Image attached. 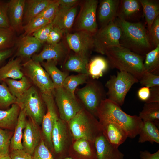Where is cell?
Listing matches in <instances>:
<instances>
[{
    "label": "cell",
    "instance_id": "6da1fadb",
    "mask_svg": "<svg viewBox=\"0 0 159 159\" xmlns=\"http://www.w3.org/2000/svg\"><path fill=\"white\" fill-rule=\"evenodd\" d=\"M114 21L121 31L120 46L142 56L154 49L150 42L147 29L141 22H129L117 17Z\"/></svg>",
    "mask_w": 159,
    "mask_h": 159
},
{
    "label": "cell",
    "instance_id": "7a4b0ae2",
    "mask_svg": "<svg viewBox=\"0 0 159 159\" xmlns=\"http://www.w3.org/2000/svg\"><path fill=\"white\" fill-rule=\"evenodd\" d=\"M99 121H106L115 123L121 126L126 132L128 137L133 139L138 135L143 121L138 116L129 115L120 107L108 98L101 102L97 111Z\"/></svg>",
    "mask_w": 159,
    "mask_h": 159
},
{
    "label": "cell",
    "instance_id": "3957f363",
    "mask_svg": "<svg viewBox=\"0 0 159 159\" xmlns=\"http://www.w3.org/2000/svg\"><path fill=\"white\" fill-rule=\"evenodd\" d=\"M105 55L112 69L129 73L139 81L145 72L143 63L145 56L137 54L121 46L108 48Z\"/></svg>",
    "mask_w": 159,
    "mask_h": 159
},
{
    "label": "cell",
    "instance_id": "277c9868",
    "mask_svg": "<svg viewBox=\"0 0 159 159\" xmlns=\"http://www.w3.org/2000/svg\"><path fill=\"white\" fill-rule=\"evenodd\" d=\"M67 124L74 140L83 138L94 142L102 133L98 120L84 107Z\"/></svg>",
    "mask_w": 159,
    "mask_h": 159
},
{
    "label": "cell",
    "instance_id": "5b68a950",
    "mask_svg": "<svg viewBox=\"0 0 159 159\" xmlns=\"http://www.w3.org/2000/svg\"><path fill=\"white\" fill-rule=\"evenodd\" d=\"M75 94L83 107L97 117V110L107 96L102 83L90 77L84 87L76 89Z\"/></svg>",
    "mask_w": 159,
    "mask_h": 159
},
{
    "label": "cell",
    "instance_id": "8992f818",
    "mask_svg": "<svg viewBox=\"0 0 159 159\" xmlns=\"http://www.w3.org/2000/svg\"><path fill=\"white\" fill-rule=\"evenodd\" d=\"M139 81L138 79L129 73L117 71V75L111 76L105 83L107 98L120 106H122L129 90Z\"/></svg>",
    "mask_w": 159,
    "mask_h": 159
},
{
    "label": "cell",
    "instance_id": "52a82bcc",
    "mask_svg": "<svg viewBox=\"0 0 159 159\" xmlns=\"http://www.w3.org/2000/svg\"><path fill=\"white\" fill-rule=\"evenodd\" d=\"M20 110L25 112L37 124L41 125L45 112V103L35 87L32 86L21 97L16 98V103Z\"/></svg>",
    "mask_w": 159,
    "mask_h": 159
},
{
    "label": "cell",
    "instance_id": "ba28073f",
    "mask_svg": "<svg viewBox=\"0 0 159 159\" xmlns=\"http://www.w3.org/2000/svg\"><path fill=\"white\" fill-rule=\"evenodd\" d=\"M51 138L53 148L52 155L54 159L68 157V150L74 139L67 123L59 118L55 120Z\"/></svg>",
    "mask_w": 159,
    "mask_h": 159
},
{
    "label": "cell",
    "instance_id": "9c48e42d",
    "mask_svg": "<svg viewBox=\"0 0 159 159\" xmlns=\"http://www.w3.org/2000/svg\"><path fill=\"white\" fill-rule=\"evenodd\" d=\"M121 31L114 21L101 27L94 34L93 49L105 55L107 49L112 47L120 46L119 41Z\"/></svg>",
    "mask_w": 159,
    "mask_h": 159
},
{
    "label": "cell",
    "instance_id": "30bf717a",
    "mask_svg": "<svg viewBox=\"0 0 159 159\" xmlns=\"http://www.w3.org/2000/svg\"><path fill=\"white\" fill-rule=\"evenodd\" d=\"M22 66L25 76L39 89L41 94H54L55 88L53 82L40 63L31 58Z\"/></svg>",
    "mask_w": 159,
    "mask_h": 159
},
{
    "label": "cell",
    "instance_id": "8fae6325",
    "mask_svg": "<svg viewBox=\"0 0 159 159\" xmlns=\"http://www.w3.org/2000/svg\"><path fill=\"white\" fill-rule=\"evenodd\" d=\"M54 95L59 118L67 123L83 108L76 97L72 96L63 87L55 88Z\"/></svg>",
    "mask_w": 159,
    "mask_h": 159
},
{
    "label": "cell",
    "instance_id": "7c38bea8",
    "mask_svg": "<svg viewBox=\"0 0 159 159\" xmlns=\"http://www.w3.org/2000/svg\"><path fill=\"white\" fill-rule=\"evenodd\" d=\"M41 94L47 108L41 123L42 138L52 154L53 148L51 138L52 132L55 120L59 118L58 113L54 94Z\"/></svg>",
    "mask_w": 159,
    "mask_h": 159
},
{
    "label": "cell",
    "instance_id": "4fadbf2b",
    "mask_svg": "<svg viewBox=\"0 0 159 159\" xmlns=\"http://www.w3.org/2000/svg\"><path fill=\"white\" fill-rule=\"evenodd\" d=\"M98 1H85L81 6L76 22L77 31L82 30L94 34L97 30L96 11Z\"/></svg>",
    "mask_w": 159,
    "mask_h": 159
},
{
    "label": "cell",
    "instance_id": "5bb4252c",
    "mask_svg": "<svg viewBox=\"0 0 159 159\" xmlns=\"http://www.w3.org/2000/svg\"><path fill=\"white\" fill-rule=\"evenodd\" d=\"M69 48L74 53L89 58L93 49V34L87 32L79 30L74 33L65 34Z\"/></svg>",
    "mask_w": 159,
    "mask_h": 159
},
{
    "label": "cell",
    "instance_id": "9a60e30c",
    "mask_svg": "<svg viewBox=\"0 0 159 159\" xmlns=\"http://www.w3.org/2000/svg\"><path fill=\"white\" fill-rule=\"evenodd\" d=\"M69 51L63 42H60L55 44H47L38 54H35L32 59L41 63L44 61L52 60L57 64L59 62L64 63L68 56Z\"/></svg>",
    "mask_w": 159,
    "mask_h": 159
},
{
    "label": "cell",
    "instance_id": "2e32d148",
    "mask_svg": "<svg viewBox=\"0 0 159 159\" xmlns=\"http://www.w3.org/2000/svg\"><path fill=\"white\" fill-rule=\"evenodd\" d=\"M39 125L29 118L26 120L22 138L23 149L32 155L42 139Z\"/></svg>",
    "mask_w": 159,
    "mask_h": 159
},
{
    "label": "cell",
    "instance_id": "e0dca14e",
    "mask_svg": "<svg viewBox=\"0 0 159 159\" xmlns=\"http://www.w3.org/2000/svg\"><path fill=\"white\" fill-rule=\"evenodd\" d=\"M68 157L73 159H96L94 142L83 138L74 139Z\"/></svg>",
    "mask_w": 159,
    "mask_h": 159
},
{
    "label": "cell",
    "instance_id": "ac0fdd59",
    "mask_svg": "<svg viewBox=\"0 0 159 159\" xmlns=\"http://www.w3.org/2000/svg\"><path fill=\"white\" fill-rule=\"evenodd\" d=\"M99 121L103 134L113 147L118 148L128 138L125 131L119 125L110 122Z\"/></svg>",
    "mask_w": 159,
    "mask_h": 159
},
{
    "label": "cell",
    "instance_id": "d6986e66",
    "mask_svg": "<svg viewBox=\"0 0 159 159\" xmlns=\"http://www.w3.org/2000/svg\"><path fill=\"white\" fill-rule=\"evenodd\" d=\"M142 11L139 0H120L117 17L127 21L135 22L140 18Z\"/></svg>",
    "mask_w": 159,
    "mask_h": 159
},
{
    "label": "cell",
    "instance_id": "ffe728a7",
    "mask_svg": "<svg viewBox=\"0 0 159 159\" xmlns=\"http://www.w3.org/2000/svg\"><path fill=\"white\" fill-rule=\"evenodd\" d=\"M25 0L8 1V14L11 27L15 32L23 30V19Z\"/></svg>",
    "mask_w": 159,
    "mask_h": 159
},
{
    "label": "cell",
    "instance_id": "44dd1931",
    "mask_svg": "<svg viewBox=\"0 0 159 159\" xmlns=\"http://www.w3.org/2000/svg\"><path fill=\"white\" fill-rule=\"evenodd\" d=\"M94 144L96 159H124L123 154L112 146L102 133L96 138Z\"/></svg>",
    "mask_w": 159,
    "mask_h": 159
},
{
    "label": "cell",
    "instance_id": "7402d4cb",
    "mask_svg": "<svg viewBox=\"0 0 159 159\" xmlns=\"http://www.w3.org/2000/svg\"><path fill=\"white\" fill-rule=\"evenodd\" d=\"M120 0H102L100 1L98 11V19L101 27L114 21Z\"/></svg>",
    "mask_w": 159,
    "mask_h": 159
},
{
    "label": "cell",
    "instance_id": "603a6c76",
    "mask_svg": "<svg viewBox=\"0 0 159 159\" xmlns=\"http://www.w3.org/2000/svg\"><path fill=\"white\" fill-rule=\"evenodd\" d=\"M77 9V6L68 9L59 8L52 21L53 27L59 29L64 33L69 32L74 23Z\"/></svg>",
    "mask_w": 159,
    "mask_h": 159
},
{
    "label": "cell",
    "instance_id": "cb8c5ba5",
    "mask_svg": "<svg viewBox=\"0 0 159 159\" xmlns=\"http://www.w3.org/2000/svg\"><path fill=\"white\" fill-rule=\"evenodd\" d=\"M42 44L32 35H23L18 43L17 56L22 59H30L39 50Z\"/></svg>",
    "mask_w": 159,
    "mask_h": 159
},
{
    "label": "cell",
    "instance_id": "d4e9b609",
    "mask_svg": "<svg viewBox=\"0 0 159 159\" xmlns=\"http://www.w3.org/2000/svg\"><path fill=\"white\" fill-rule=\"evenodd\" d=\"M22 60L21 57H17L0 67V83L7 79H20L24 76L21 71Z\"/></svg>",
    "mask_w": 159,
    "mask_h": 159
},
{
    "label": "cell",
    "instance_id": "484cf974",
    "mask_svg": "<svg viewBox=\"0 0 159 159\" xmlns=\"http://www.w3.org/2000/svg\"><path fill=\"white\" fill-rule=\"evenodd\" d=\"M20 111V107L16 103L12 104L11 107L7 109H0V128L14 130Z\"/></svg>",
    "mask_w": 159,
    "mask_h": 159
},
{
    "label": "cell",
    "instance_id": "4316f807",
    "mask_svg": "<svg viewBox=\"0 0 159 159\" xmlns=\"http://www.w3.org/2000/svg\"><path fill=\"white\" fill-rule=\"evenodd\" d=\"M89 61V58L74 53L68 56L64 63V68L67 72L88 74L87 67Z\"/></svg>",
    "mask_w": 159,
    "mask_h": 159
},
{
    "label": "cell",
    "instance_id": "83f0119b",
    "mask_svg": "<svg viewBox=\"0 0 159 159\" xmlns=\"http://www.w3.org/2000/svg\"><path fill=\"white\" fill-rule=\"evenodd\" d=\"M52 0H25L23 19L25 25L42 12Z\"/></svg>",
    "mask_w": 159,
    "mask_h": 159
},
{
    "label": "cell",
    "instance_id": "f1b7e54d",
    "mask_svg": "<svg viewBox=\"0 0 159 159\" xmlns=\"http://www.w3.org/2000/svg\"><path fill=\"white\" fill-rule=\"evenodd\" d=\"M40 64L50 77L54 88L62 87L65 80L69 75L68 72L60 70L56 66L57 64L53 61H44Z\"/></svg>",
    "mask_w": 159,
    "mask_h": 159
},
{
    "label": "cell",
    "instance_id": "f546056e",
    "mask_svg": "<svg viewBox=\"0 0 159 159\" xmlns=\"http://www.w3.org/2000/svg\"><path fill=\"white\" fill-rule=\"evenodd\" d=\"M109 67L107 59L96 56L89 61L87 67L88 74L90 78L97 80L103 75Z\"/></svg>",
    "mask_w": 159,
    "mask_h": 159
},
{
    "label": "cell",
    "instance_id": "4dcf8cb0",
    "mask_svg": "<svg viewBox=\"0 0 159 159\" xmlns=\"http://www.w3.org/2000/svg\"><path fill=\"white\" fill-rule=\"evenodd\" d=\"M26 115L24 111L20 110L14 131L11 140L10 148L11 150L23 149L22 138L25 127Z\"/></svg>",
    "mask_w": 159,
    "mask_h": 159
},
{
    "label": "cell",
    "instance_id": "1f68e13d",
    "mask_svg": "<svg viewBox=\"0 0 159 159\" xmlns=\"http://www.w3.org/2000/svg\"><path fill=\"white\" fill-rule=\"evenodd\" d=\"M138 135L139 143L148 141L152 144L154 143H159V130L152 121H143L142 126Z\"/></svg>",
    "mask_w": 159,
    "mask_h": 159
},
{
    "label": "cell",
    "instance_id": "d6a6232c",
    "mask_svg": "<svg viewBox=\"0 0 159 159\" xmlns=\"http://www.w3.org/2000/svg\"><path fill=\"white\" fill-rule=\"evenodd\" d=\"M147 26L148 31L156 18L159 16V1L155 0H139Z\"/></svg>",
    "mask_w": 159,
    "mask_h": 159
},
{
    "label": "cell",
    "instance_id": "836d02e7",
    "mask_svg": "<svg viewBox=\"0 0 159 159\" xmlns=\"http://www.w3.org/2000/svg\"><path fill=\"white\" fill-rule=\"evenodd\" d=\"M3 82L6 84L11 95L16 98L21 97L32 86L29 78L24 75L19 80L8 78Z\"/></svg>",
    "mask_w": 159,
    "mask_h": 159
},
{
    "label": "cell",
    "instance_id": "e575fe53",
    "mask_svg": "<svg viewBox=\"0 0 159 159\" xmlns=\"http://www.w3.org/2000/svg\"><path fill=\"white\" fill-rule=\"evenodd\" d=\"M143 67L144 71L159 75V44L145 55Z\"/></svg>",
    "mask_w": 159,
    "mask_h": 159
},
{
    "label": "cell",
    "instance_id": "d590c367",
    "mask_svg": "<svg viewBox=\"0 0 159 159\" xmlns=\"http://www.w3.org/2000/svg\"><path fill=\"white\" fill-rule=\"evenodd\" d=\"M89 78V75L86 74L68 75L65 80L62 87L72 96L76 97L75 92L77 87L86 83Z\"/></svg>",
    "mask_w": 159,
    "mask_h": 159
},
{
    "label": "cell",
    "instance_id": "8d00e7d4",
    "mask_svg": "<svg viewBox=\"0 0 159 159\" xmlns=\"http://www.w3.org/2000/svg\"><path fill=\"white\" fill-rule=\"evenodd\" d=\"M139 117L143 121H151L158 126L159 123V102L145 103Z\"/></svg>",
    "mask_w": 159,
    "mask_h": 159
},
{
    "label": "cell",
    "instance_id": "74e56055",
    "mask_svg": "<svg viewBox=\"0 0 159 159\" xmlns=\"http://www.w3.org/2000/svg\"><path fill=\"white\" fill-rule=\"evenodd\" d=\"M15 33L11 27L0 28V51L12 48L15 43Z\"/></svg>",
    "mask_w": 159,
    "mask_h": 159
},
{
    "label": "cell",
    "instance_id": "f35d334b",
    "mask_svg": "<svg viewBox=\"0 0 159 159\" xmlns=\"http://www.w3.org/2000/svg\"><path fill=\"white\" fill-rule=\"evenodd\" d=\"M52 21L37 16L23 26L24 32L23 35H31Z\"/></svg>",
    "mask_w": 159,
    "mask_h": 159
},
{
    "label": "cell",
    "instance_id": "ab89813d",
    "mask_svg": "<svg viewBox=\"0 0 159 159\" xmlns=\"http://www.w3.org/2000/svg\"><path fill=\"white\" fill-rule=\"evenodd\" d=\"M16 99L4 82L0 84V109L5 110L10 105L16 103Z\"/></svg>",
    "mask_w": 159,
    "mask_h": 159
},
{
    "label": "cell",
    "instance_id": "60d3db41",
    "mask_svg": "<svg viewBox=\"0 0 159 159\" xmlns=\"http://www.w3.org/2000/svg\"><path fill=\"white\" fill-rule=\"evenodd\" d=\"M11 132L0 128V155L9 154Z\"/></svg>",
    "mask_w": 159,
    "mask_h": 159
},
{
    "label": "cell",
    "instance_id": "b9f144b4",
    "mask_svg": "<svg viewBox=\"0 0 159 159\" xmlns=\"http://www.w3.org/2000/svg\"><path fill=\"white\" fill-rule=\"evenodd\" d=\"M32 156V159H54L42 138Z\"/></svg>",
    "mask_w": 159,
    "mask_h": 159
},
{
    "label": "cell",
    "instance_id": "7bdbcfd3",
    "mask_svg": "<svg viewBox=\"0 0 159 159\" xmlns=\"http://www.w3.org/2000/svg\"><path fill=\"white\" fill-rule=\"evenodd\" d=\"M58 0H54L37 16L52 21L56 15L59 8Z\"/></svg>",
    "mask_w": 159,
    "mask_h": 159
},
{
    "label": "cell",
    "instance_id": "ee69618b",
    "mask_svg": "<svg viewBox=\"0 0 159 159\" xmlns=\"http://www.w3.org/2000/svg\"><path fill=\"white\" fill-rule=\"evenodd\" d=\"M148 35L150 42L154 48L159 44V16L155 20L149 30Z\"/></svg>",
    "mask_w": 159,
    "mask_h": 159
},
{
    "label": "cell",
    "instance_id": "f6af8a7d",
    "mask_svg": "<svg viewBox=\"0 0 159 159\" xmlns=\"http://www.w3.org/2000/svg\"><path fill=\"white\" fill-rule=\"evenodd\" d=\"M140 84L143 87L150 88L159 86V75L145 71L139 80Z\"/></svg>",
    "mask_w": 159,
    "mask_h": 159
},
{
    "label": "cell",
    "instance_id": "bcb514c9",
    "mask_svg": "<svg viewBox=\"0 0 159 159\" xmlns=\"http://www.w3.org/2000/svg\"><path fill=\"white\" fill-rule=\"evenodd\" d=\"M53 28V26L51 22L33 33L32 36L42 44L47 42L49 33Z\"/></svg>",
    "mask_w": 159,
    "mask_h": 159
},
{
    "label": "cell",
    "instance_id": "7dc6e473",
    "mask_svg": "<svg viewBox=\"0 0 159 159\" xmlns=\"http://www.w3.org/2000/svg\"><path fill=\"white\" fill-rule=\"evenodd\" d=\"M8 1L0 0V28L10 26L8 14Z\"/></svg>",
    "mask_w": 159,
    "mask_h": 159
},
{
    "label": "cell",
    "instance_id": "c3c4849f",
    "mask_svg": "<svg viewBox=\"0 0 159 159\" xmlns=\"http://www.w3.org/2000/svg\"><path fill=\"white\" fill-rule=\"evenodd\" d=\"M64 34L59 29L53 27L51 30L47 42L49 44H55L59 42Z\"/></svg>",
    "mask_w": 159,
    "mask_h": 159
},
{
    "label": "cell",
    "instance_id": "681fc988",
    "mask_svg": "<svg viewBox=\"0 0 159 159\" xmlns=\"http://www.w3.org/2000/svg\"><path fill=\"white\" fill-rule=\"evenodd\" d=\"M9 155L11 159H32V155L23 149L11 150Z\"/></svg>",
    "mask_w": 159,
    "mask_h": 159
},
{
    "label": "cell",
    "instance_id": "f907efd6",
    "mask_svg": "<svg viewBox=\"0 0 159 159\" xmlns=\"http://www.w3.org/2000/svg\"><path fill=\"white\" fill-rule=\"evenodd\" d=\"M159 102V86L150 88V95L145 103Z\"/></svg>",
    "mask_w": 159,
    "mask_h": 159
},
{
    "label": "cell",
    "instance_id": "816d5d0a",
    "mask_svg": "<svg viewBox=\"0 0 159 159\" xmlns=\"http://www.w3.org/2000/svg\"><path fill=\"white\" fill-rule=\"evenodd\" d=\"M59 8L62 9H68L77 5L79 2L77 0H58Z\"/></svg>",
    "mask_w": 159,
    "mask_h": 159
},
{
    "label": "cell",
    "instance_id": "f5cc1de1",
    "mask_svg": "<svg viewBox=\"0 0 159 159\" xmlns=\"http://www.w3.org/2000/svg\"><path fill=\"white\" fill-rule=\"evenodd\" d=\"M139 98L141 101L145 102L148 99L150 95V88L143 87L140 88L137 92Z\"/></svg>",
    "mask_w": 159,
    "mask_h": 159
},
{
    "label": "cell",
    "instance_id": "db71d44e",
    "mask_svg": "<svg viewBox=\"0 0 159 159\" xmlns=\"http://www.w3.org/2000/svg\"><path fill=\"white\" fill-rule=\"evenodd\" d=\"M140 159H159V150L153 153L147 150L140 152Z\"/></svg>",
    "mask_w": 159,
    "mask_h": 159
},
{
    "label": "cell",
    "instance_id": "11a10c76",
    "mask_svg": "<svg viewBox=\"0 0 159 159\" xmlns=\"http://www.w3.org/2000/svg\"><path fill=\"white\" fill-rule=\"evenodd\" d=\"M14 49L12 48L0 51V64L11 56Z\"/></svg>",
    "mask_w": 159,
    "mask_h": 159
},
{
    "label": "cell",
    "instance_id": "9f6ffc18",
    "mask_svg": "<svg viewBox=\"0 0 159 159\" xmlns=\"http://www.w3.org/2000/svg\"><path fill=\"white\" fill-rule=\"evenodd\" d=\"M0 159H11L9 154L4 155H0Z\"/></svg>",
    "mask_w": 159,
    "mask_h": 159
},
{
    "label": "cell",
    "instance_id": "6f0895ef",
    "mask_svg": "<svg viewBox=\"0 0 159 159\" xmlns=\"http://www.w3.org/2000/svg\"><path fill=\"white\" fill-rule=\"evenodd\" d=\"M62 159H73L69 157H67Z\"/></svg>",
    "mask_w": 159,
    "mask_h": 159
}]
</instances>
